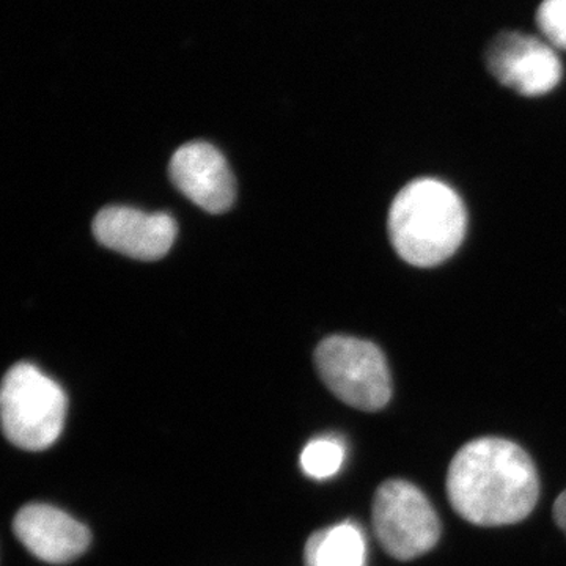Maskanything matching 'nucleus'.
I'll use <instances>...</instances> for the list:
<instances>
[{
    "label": "nucleus",
    "mask_w": 566,
    "mask_h": 566,
    "mask_svg": "<svg viewBox=\"0 0 566 566\" xmlns=\"http://www.w3.org/2000/svg\"><path fill=\"white\" fill-rule=\"evenodd\" d=\"M538 494L534 461L506 439L469 442L453 458L447 474L450 504L475 526H509L526 520Z\"/></svg>",
    "instance_id": "f257e3e1"
},
{
    "label": "nucleus",
    "mask_w": 566,
    "mask_h": 566,
    "mask_svg": "<svg viewBox=\"0 0 566 566\" xmlns=\"http://www.w3.org/2000/svg\"><path fill=\"white\" fill-rule=\"evenodd\" d=\"M390 243L406 263L431 268L449 260L463 243L468 214L455 189L434 178L406 185L389 210Z\"/></svg>",
    "instance_id": "f03ea898"
},
{
    "label": "nucleus",
    "mask_w": 566,
    "mask_h": 566,
    "mask_svg": "<svg viewBox=\"0 0 566 566\" xmlns=\"http://www.w3.org/2000/svg\"><path fill=\"white\" fill-rule=\"evenodd\" d=\"M65 390L36 365L20 363L7 371L0 394L3 434L29 452L50 449L65 424Z\"/></svg>",
    "instance_id": "7ed1b4c3"
},
{
    "label": "nucleus",
    "mask_w": 566,
    "mask_h": 566,
    "mask_svg": "<svg viewBox=\"0 0 566 566\" xmlns=\"http://www.w3.org/2000/svg\"><path fill=\"white\" fill-rule=\"evenodd\" d=\"M315 364L331 392L359 411H379L392 397L389 365L371 342L349 335L324 338Z\"/></svg>",
    "instance_id": "20e7f679"
},
{
    "label": "nucleus",
    "mask_w": 566,
    "mask_h": 566,
    "mask_svg": "<svg viewBox=\"0 0 566 566\" xmlns=\"http://www.w3.org/2000/svg\"><path fill=\"white\" fill-rule=\"evenodd\" d=\"M374 528L382 549L403 562L433 549L441 535L433 505L419 488L405 480H389L376 491Z\"/></svg>",
    "instance_id": "39448f33"
},
{
    "label": "nucleus",
    "mask_w": 566,
    "mask_h": 566,
    "mask_svg": "<svg viewBox=\"0 0 566 566\" xmlns=\"http://www.w3.org/2000/svg\"><path fill=\"white\" fill-rule=\"evenodd\" d=\"M486 65L495 80L523 96L546 95L564 76L556 48L521 32L495 36L486 51Z\"/></svg>",
    "instance_id": "423d86ee"
},
{
    "label": "nucleus",
    "mask_w": 566,
    "mask_h": 566,
    "mask_svg": "<svg viewBox=\"0 0 566 566\" xmlns=\"http://www.w3.org/2000/svg\"><path fill=\"white\" fill-rule=\"evenodd\" d=\"M177 233V222L167 212L107 207L93 219V234L99 244L140 262H156L166 256Z\"/></svg>",
    "instance_id": "0eeeda50"
},
{
    "label": "nucleus",
    "mask_w": 566,
    "mask_h": 566,
    "mask_svg": "<svg viewBox=\"0 0 566 566\" xmlns=\"http://www.w3.org/2000/svg\"><path fill=\"white\" fill-rule=\"evenodd\" d=\"M175 188L210 214L229 211L237 199V182L221 151L208 142H189L169 164Z\"/></svg>",
    "instance_id": "6e6552de"
},
{
    "label": "nucleus",
    "mask_w": 566,
    "mask_h": 566,
    "mask_svg": "<svg viewBox=\"0 0 566 566\" xmlns=\"http://www.w3.org/2000/svg\"><path fill=\"white\" fill-rule=\"evenodd\" d=\"M13 528L22 545L46 564H70L91 546L88 528L51 505L24 506L14 517Z\"/></svg>",
    "instance_id": "1a4fd4ad"
},
{
    "label": "nucleus",
    "mask_w": 566,
    "mask_h": 566,
    "mask_svg": "<svg viewBox=\"0 0 566 566\" xmlns=\"http://www.w3.org/2000/svg\"><path fill=\"white\" fill-rule=\"evenodd\" d=\"M305 566H367V539L352 521L315 532L304 551Z\"/></svg>",
    "instance_id": "9d476101"
},
{
    "label": "nucleus",
    "mask_w": 566,
    "mask_h": 566,
    "mask_svg": "<svg viewBox=\"0 0 566 566\" xmlns=\"http://www.w3.org/2000/svg\"><path fill=\"white\" fill-rule=\"evenodd\" d=\"M346 457L344 441L333 436L314 439L301 453V469L312 479H331L340 471Z\"/></svg>",
    "instance_id": "9b49d317"
},
{
    "label": "nucleus",
    "mask_w": 566,
    "mask_h": 566,
    "mask_svg": "<svg viewBox=\"0 0 566 566\" xmlns=\"http://www.w3.org/2000/svg\"><path fill=\"white\" fill-rule=\"evenodd\" d=\"M536 24L547 43L566 51V0H543Z\"/></svg>",
    "instance_id": "f8f14e48"
},
{
    "label": "nucleus",
    "mask_w": 566,
    "mask_h": 566,
    "mask_svg": "<svg viewBox=\"0 0 566 566\" xmlns=\"http://www.w3.org/2000/svg\"><path fill=\"white\" fill-rule=\"evenodd\" d=\"M554 520L566 535V491L558 495L556 504H554Z\"/></svg>",
    "instance_id": "ddd939ff"
}]
</instances>
